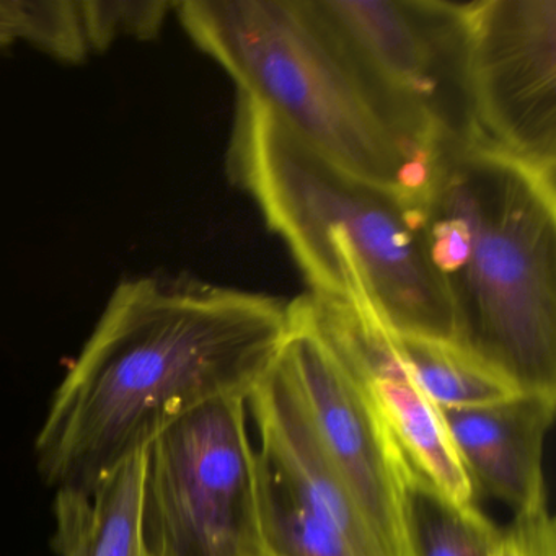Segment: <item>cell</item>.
I'll return each instance as SVG.
<instances>
[{
    "instance_id": "cell-3",
    "label": "cell",
    "mask_w": 556,
    "mask_h": 556,
    "mask_svg": "<svg viewBox=\"0 0 556 556\" xmlns=\"http://www.w3.org/2000/svg\"><path fill=\"white\" fill-rule=\"evenodd\" d=\"M229 174L285 240L312 295L376 308L400 333L454 341L418 204L331 164L242 93Z\"/></svg>"
},
{
    "instance_id": "cell-10",
    "label": "cell",
    "mask_w": 556,
    "mask_h": 556,
    "mask_svg": "<svg viewBox=\"0 0 556 556\" xmlns=\"http://www.w3.org/2000/svg\"><path fill=\"white\" fill-rule=\"evenodd\" d=\"M304 298L315 327L366 390L413 467L458 506L473 504L444 415L400 356L393 328L372 307Z\"/></svg>"
},
{
    "instance_id": "cell-17",
    "label": "cell",
    "mask_w": 556,
    "mask_h": 556,
    "mask_svg": "<svg viewBox=\"0 0 556 556\" xmlns=\"http://www.w3.org/2000/svg\"><path fill=\"white\" fill-rule=\"evenodd\" d=\"M493 556H556L555 520L548 506L514 516L500 532Z\"/></svg>"
},
{
    "instance_id": "cell-15",
    "label": "cell",
    "mask_w": 556,
    "mask_h": 556,
    "mask_svg": "<svg viewBox=\"0 0 556 556\" xmlns=\"http://www.w3.org/2000/svg\"><path fill=\"white\" fill-rule=\"evenodd\" d=\"M25 41L58 61L76 50L77 18L70 0H0V48Z\"/></svg>"
},
{
    "instance_id": "cell-6",
    "label": "cell",
    "mask_w": 556,
    "mask_h": 556,
    "mask_svg": "<svg viewBox=\"0 0 556 556\" xmlns=\"http://www.w3.org/2000/svg\"><path fill=\"white\" fill-rule=\"evenodd\" d=\"M314 4L418 148L434 155L444 146L473 142L465 2L314 0Z\"/></svg>"
},
{
    "instance_id": "cell-14",
    "label": "cell",
    "mask_w": 556,
    "mask_h": 556,
    "mask_svg": "<svg viewBox=\"0 0 556 556\" xmlns=\"http://www.w3.org/2000/svg\"><path fill=\"white\" fill-rule=\"evenodd\" d=\"M406 535L408 556H493L500 530L475 504L458 506L413 468Z\"/></svg>"
},
{
    "instance_id": "cell-11",
    "label": "cell",
    "mask_w": 556,
    "mask_h": 556,
    "mask_svg": "<svg viewBox=\"0 0 556 556\" xmlns=\"http://www.w3.org/2000/svg\"><path fill=\"white\" fill-rule=\"evenodd\" d=\"M555 405L556 393L519 392L490 405L441 409L473 490L514 516L546 504L543 445Z\"/></svg>"
},
{
    "instance_id": "cell-1",
    "label": "cell",
    "mask_w": 556,
    "mask_h": 556,
    "mask_svg": "<svg viewBox=\"0 0 556 556\" xmlns=\"http://www.w3.org/2000/svg\"><path fill=\"white\" fill-rule=\"evenodd\" d=\"M288 304L188 276L126 278L54 392L35 442L54 490L90 493L191 409L249 396L281 353Z\"/></svg>"
},
{
    "instance_id": "cell-7",
    "label": "cell",
    "mask_w": 556,
    "mask_h": 556,
    "mask_svg": "<svg viewBox=\"0 0 556 556\" xmlns=\"http://www.w3.org/2000/svg\"><path fill=\"white\" fill-rule=\"evenodd\" d=\"M263 556H389L321 451L278 359L247 396Z\"/></svg>"
},
{
    "instance_id": "cell-8",
    "label": "cell",
    "mask_w": 556,
    "mask_h": 556,
    "mask_svg": "<svg viewBox=\"0 0 556 556\" xmlns=\"http://www.w3.org/2000/svg\"><path fill=\"white\" fill-rule=\"evenodd\" d=\"M312 431L389 556H408L413 465L366 390L315 327L304 295L288 304L279 353Z\"/></svg>"
},
{
    "instance_id": "cell-5",
    "label": "cell",
    "mask_w": 556,
    "mask_h": 556,
    "mask_svg": "<svg viewBox=\"0 0 556 556\" xmlns=\"http://www.w3.org/2000/svg\"><path fill=\"white\" fill-rule=\"evenodd\" d=\"M148 556H263L247 396L204 403L144 448Z\"/></svg>"
},
{
    "instance_id": "cell-12",
    "label": "cell",
    "mask_w": 556,
    "mask_h": 556,
    "mask_svg": "<svg viewBox=\"0 0 556 556\" xmlns=\"http://www.w3.org/2000/svg\"><path fill=\"white\" fill-rule=\"evenodd\" d=\"M144 451L123 462L90 493L56 490L58 556H148L142 542Z\"/></svg>"
},
{
    "instance_id": "cell-2",
    "label": "cell",
    "mask_w": 556,
    "mask_h": 556,
    "mask_svg": "<svg viewBox=\"0 0 556 556\" xmlns=\"http://www.w3.org/2000/svg\"><path fill=\"white\" fill-rule=\"evenodd\" d=\"M555 184L462 142L435 152L418 200L455 343L520 392L556 393Z\"/></svg>"
},
{
    "instance_id": "cell-13",
    "label": "cell",
    "mask_w": 556,
    "mask_h": 556,
    "mask_svg": "<svg viewBox=\"0 0 556 556\" xmlns=\"http://www.w3.org/2000/svg\"><path fill=\"white\" fill-rule=\"evenodd\" d=\"M393 340L416 382L441 409L490 405L520 392L500 370L455 341L395 330Z\"/></svg>"
},
{
    "instance_id": "cell-16",
    "label": "cell",
    "mask_w": 556,
    "mask_h": 556,
    "mask_svg": "<svg viewBox=\"0 0 556 556\" xmlns=\"http://www.w3.org/2000/svg\"><path fill=\"white\" fill-rule=\"evenodd\" d=\"M77 5L90 53H103L122 37L138 38L142 41L157 38L167 21L168 12L175 11L177 2L83 0L77 2Z\"/></svg>"
},
{
    "instance_id": "cell-9",
    "label": "cell",
    "mask_w": 556,
    "mask_h": 556,
    "mask_svg": "<svg viewBox=\"0 0 556 556\" xmlns=\"http://www.w3.org/2000/svg\"><path fill=\"white\" fill-rule=\"evenodd\" d=\"M473 142L556 180V0L465 2Z\"/></svg>"
},
{
    "instance_id": "cell-4",
    "label": "cell",
    "mask_w": 556,
    "mask_h": 556,
    "mask_svg": "<svg viewBox=\"0 0 556 556\" xmlns=\"http://www.w3.org/2000/svg\"><path fill=\"white\" fill-rule=\"evenodd\" d=\"M175 12L239 93L331 164L418 201L434 155L403 131L314 0H185Z\"/></svg>"
}]
</instances>
